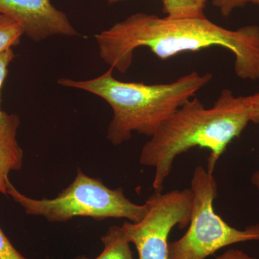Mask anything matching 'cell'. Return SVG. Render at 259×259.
<instances>
[{"instance_id":"cell-1","label":"cell","mask_w":259,"mask_h":259,"mask_svg":"<svg viewBox=\"0 0 259 259\" xmlns=\"http://www.w3.org/2000/svg\"><path fill=\"white\" fill-rule=\"evenodd\" d=\"M100 56L119 72L131 67L135 51L146 47L161 60L211 47L227 49L235 58L238 77L259 79V27L230 30L202 18H160L138 13L96 35Z\"/></svg>"},{"instance_id":"cell-2","label":"cell","mask_w":259,"mask_h":259,"mask_svg":"<svg viewBox=\"0 0 259 259\" xmlns=\"http://www.w3.org/2000/svg\"><path fill=\"white\" fill-rule=\"evenodd\" d=\"M251 122L250 96L236 97L225 89L214 105L206 108L191 99L163 122L144 145L140 163L154 168L153 188L161 192L177 156L191 148H207V170L213 174L228 145Z\"/></svg>"},{"instance_id":"cell-3","label":"cell","mask_w":259,"mask_h":259,"mask_svg":"<svg viewBox=\"0 0 259 259\" xmlns=\"http://www.w3.org/2000/svg\"><path fill=\"white\" fill-rule=\"evenodd\" d=\"M112 68L88 80L61 78L65 88L78 89L103 99L112 107L113 117L107 139L115 146L123 144L134 133L151 137L166 120L201 89L212 81L210 73L192 71L171 83L146 84L125 82L114 78Z\"/></svg>"},{"instance_id":"cell-4","label":"cell","mask_w":259,"mask_h":259,"mask_svg":"<svg viewBox=\"0 0 259 259\" xmlns=\"http://www.w3.org/2000/svg\"><path fill=\"white\" fill-rule=\"evenodd\" d=\"M8 194L20 204L26 214L40 216L50 222H66L75 217L102 221L124 218L137 223L148 212L147 204L131 202L121 188H108L101 180L78 169L72 183L53 199L30 198L19 192L10 182Z\"/></svg>"},{"instance_id":"cell-5","label":"cell","mask_w":259,"mask_h":259,"mask_svg":"<svg viewBox=\"0 0 259 259\" xmlns=\"http://www.w3.org/2000/svg\"><path fill=\"white\" fill-rule=\"evenodd\" d=\"M190 189L193 199L189 228L180 239L168 243V259H205L228 245L259 241V224L236 229L215 212L218 183L203 166L194 169Z\"/></svg>"},{"instance_id":"cell-6","label":"cell","mask_w":259,"mask_h":259,"mask_svg":"<svg viewBox=\"0 0 259 259\" xmlns=\"http://www.w3.org/2000/svg\"><path fill=\"white\" fill-rule=\"evenodd\" d=\"M192 195L191 189L155 192L146 203L148 209L137 223L122 226L139 259H168V236L175 226L183 229L190 222Z\"/></svg>"},{"instance_id":"cell-7","label":"cell","mask_w":259,"mask_h":259,"mask_svg":"<svg viewBox=\"0 0 259 259\" xmlns=\"http://www.w3.org/2000/svg\"><path fill=\"white\" fill-rule=\"evenodd\" d=\"M0 14L20 23L25 35L34 41L54 35H79L66 15L51 0H0Z\"/></svg>"},{"instance_id":"cell-8","label":"cell","mask_w":259,"mask_h":259,"mask_svg":"<svg viewBox=\"0 0 259 259\" xmlns=\"http://www.w3.org/2000/svg\"><path fill=\"white\" fill-rule=\"evenodd\" d=\"M19 116L3 112L0 116V193L8 196L9 174L21 169L23 151L17 135L20 126Z\"/></svg>"},{"instance_id":"cell-9","label":"cell","mask_w":259,"mask_h":259,"mask_svg":"<svg viewBox=\"0 0 259 259\" xmlns=\"http://www.w3.org/2000/svg\"><path fill=\"white\" fill-rule=\"evenodd\" d=\"M104 245L102 253L93 259H134L128 238L122 226H112L101 238ZM74 259H90L79 255Z\"/></svg>"},{"instance_id":"cell-10","label":"cell","mask_w":259,"mask_h":259,"mask_svg":"<svg viewBox=\"0 0 259 259\" xmlns=\"http://www.w3.org/2000/svg\"><path fill=\"white\" fill-rule=\"evenodd\" d=\"M163 13L171 18H202L207 0H161Z\"/></svg>"},{"instance_id":"cell-11","label":"cell","mask_w":259,"mask_h":259,"mask_svg":"<svg viewBox=\"0 0 259 259\" xmlns=\"http://www.w3.org/2000/svg\"><path fill=\"white\" fill-rule=\"evenodd\" d=\"M23 35L25 32L20 23L0 14V54L18 45Z\"/></svg>"},{"instance_id":"cell-12","label":"cell","mask_w":259,"mask_h":259,"mask_svg":"<svg viewBox=\"0 0 259 259\" xmlns=\"http://www.w3.org/2000/svg\"><path fill=\"white\" fill-rule=\"evenodd\" d=\"M0 259H27L13 246L0 228Z\"/></svg>"},{"instance_id":"cell-13","label":"cell","mask_w":259,"mask_h":259,"mask_svg":"<svg viewBox=\"0 0 259 259\" xmlns=\"http://www.w3.org/2000/svg\"><path fill=\"white\" fill-rule=\"evenodd\" d=\"M249 0H212V5L219 9L223 17L230 16L237 8H242Z\"/></svg>"},{"instance_id":"cell-14","label":"cell","mask_w":259,"mask_h":259,"mask_svg":"<svg viewBox=\"0 0 259 259\" xmlns=\"http://www.w3.org/2000/svg\"><path fill=\"white\" fill-rule=\"evenodd\" d=\"M15 56L13 49H8L0 54V93H1V89L3 88V83L6 79L7 75H8V66L14 59ZM3 112L4 111L2 110L1 100H0V116L3 115Z\"/></svg>"},{"instance_id":"cell-15","label":"cell","mask_w":259,"mask_h":259,"mask_svg":"<svg viewBox=\"0 0 259 259\" xmlns=\"http://www.w3.org/2000/svg\"><path fill=\"white\" fill-rule=\"evenodd\" d=\"M215 259H256L241 250L229 249Z\"/></svg>"},{"instance_id":"cell-16","label":"cell","mask_w":259,"mask_h":259,"mask_svg":"<svg viewBox=\"0 0 259 259\" xmlns=\"http://www.w3.org/2000/svg\"><path fill=\"white\" fill-rule=\"evenodd\" d=\"M251 122L259 124V93L250 96Z\"/></svg>"},{"instance_id":"cell-17","label":"cell","mask_w":259,"mask_h":259,"mask_svg":"<svg viewBox=\"0 0 259 259\" xmlns=\"http://www.w3.org/2000/svg\"><path fill=\"white\" fill-rule=\"evenodd\" d=\"M252 183L259 191V171L255 172L251 177Z\"/></svg>"},{"instance_id":"cell-18","label":"cell","mask_w":259,"mask_h":259,"mask_svg":"<svg viewBox=\"0 0 259 259\" xmlns=\"http://www.w3.org/2000/svg\"><path fill=\"white\" fill-rule=\"evenodd\" d=\"M108 4H115V3H120V2L124 1V0H106Z\"/></svg>"},{"instance_id":"cell-19","label":"cell","mask_w":259,"mask_h":259,"mask_svg":"<svg viewBox=\"0 0 259 259\" xmlns=\"http://www.w3.org/2000/svg\"><path fill=\"white\" fill-rule=\"evenodd\" d=\"M250 3H253V4L259 5V0H249Z\"/></svg>"}]
</instances>
